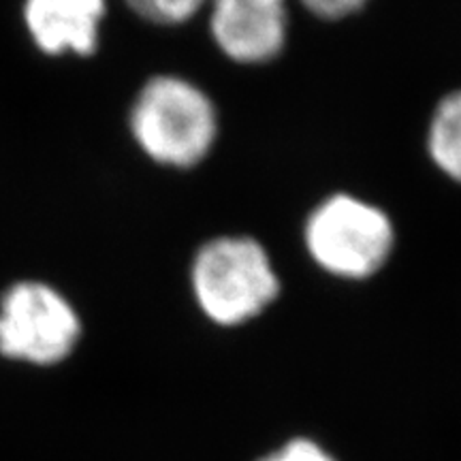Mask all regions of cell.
I'll return each mask as SVG.
<instances>
[{"mask_svg":"<svg viewBox=\"0 0 461 461\" xmlns=\"http://www.w3.org/2000/svg\"><path fill=\"white\" fill-rule=\"evenodd\" d=\"M131 129L149 158L186 169L210 154L218 115L214 103L197 86L176 75H158L137 96Z\"/></svg>","mask_w":461,"mask_h":461,"instance_id":"1","label":"cell"},{"mask_svg":"<svg viewBox=\"0 0 461 461\" xmlns=\"http://www.w3.org/2000/svg\"><path fill=\"white\" fill-rule=\"evenodd\" d=\"M193 288L207 319L224 327L257 319L280 293L267 252L250 238L207 241L194 257Z\"/></svg>","mask_w":461,"mask_h":461,"instance_id":"2","label":"cell"},{"mask_svg":"<svg viewBox=\"0 0 461 461\" xmlns=\"http://www.w3.org/2000/svg\"><path fill=\"white\" fill-rule=\"evenodd\" d=\"M395 230L376 205L333 194L305 222V246L325 272L361 280L376 274L391 257Z\"/></svg>","mask_w":461,"mask_h":461,"instance_id":"3","label":"cell"},{"mask_svg":"<svg viewBox=\"0 0 461 461\" xmlns=\"http://www.w3.org/2000/svg\"><path fill=\"white\" fill-rule=\"evenodd\" d=\"M79 333L71 303L39 282L15 285L0 303V353L9 359L54 366L73 353Z\"/></svg>","mask_w":461,"mask_h":461,"instance_id":"4","label":"cell"},{"mask_svg":"<svg viewBox=\"0 0 461 461\" xmlns=\"http://www.w3.org/2000/svg\"><path fill=\"white\" fill-rule=\"evenodd\" d=\"M212 37L241 65L274 60L286 43V0H210Z\"/></svg>","mask_w":461,"mask_h":461,"instance_id":"5","label":"cell"},{"mask_svg":"<svg viewBox=\"0 0 461 461\" xmlns=\"http://www.w3.org/2000/svg\"><path fill=\"white\" fill-rule=\"evenodd\" d=\"M107 0H26V24L48 54L88 56L96 50Z\"/></svg>","mask_w":461,"mask_h":461,"instance_id":"6","label":"cell"},{"mask_svg":"<svg viewBox=\"0 0 461 461\" xmlns=\"http://www.w3.org/2000/svg\"><path fill=\"white\" fill-rule=\"evenodd\" d=\"M429 157L438 169L461 182V90L440 101L429 124Z\"/></svg>","mask_w":461,"mask_h":461,"instance_id":"7","label":"cell"},{"mask_svg":"<svg viewBox=\"0 0 461 461\" xmlns=\"http://www.w3.org/2000/svg\"><path fill=\"white\" fill-rule=\"evenodd\" d=\"M129 7L154 24H184L193 20L210 0H126Z\"/></svg>","mask_w":461,"mask_h":461,"instance_id":"8","label":"cell"},{"mask_svg":"<svg viewBox=\"0 0 461 461\" xmlns=\"http://www.w3.org/2000/svg\"><path fill=\"white\" fill-rule=\"evenodd\" d=\"M258 461H338L312 438H293Z\"/></svg>","mask_w":461,"mask_h":461,"instance_id":"9","label":"cell"},{"mask_svg":"<svg viewBox=\"0 0 461 461\" xmlns=\"http://www.w3.org/2000/svg\"><path fill=\"white\" fill-rule=\"evenodd\" d=\"M370 0H302V5L322 20H339L366 7Z\"/></svg>","mask_w":461,"mask_h":461,"instance_id":"10","label":"cell"}]
</instances>
